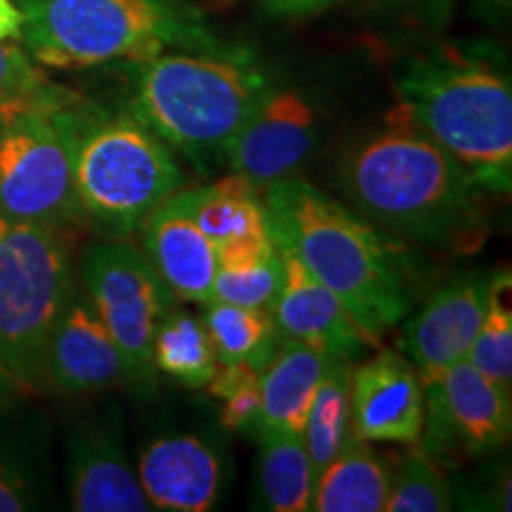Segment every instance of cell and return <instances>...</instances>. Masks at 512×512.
<instances>
[{"label": "cell", "mask_w": 512, "mask_h": 512, "mask_svg": "<svg viewBox=\"0 0 512 512\" xmlns=\"http://www.w3.org/2000/svg\"><path fill=\"white\" fill-rule=\"evenodd\" d=\"M339 185L356 214L399 238L465 247L484 223V188L401 107L339 162Z\"/></svg>", "instance_id": "cell-1"}, {"label": "cell", "mask_w": 512, "mask_h": 512, "mask_svg": "<svg viewBox=\"0 0 512 512\" xmlns=\"http://www.w3.org/2000/svg\"><path fill=\"white\" fill-rule=\"evenodd\" d=\"M271 240L323 283L370 337L413 309L406 268L380 228L316 185L287 178L261 190Z\"/></svg>", "instance_id": "cell-2"}, {"label": "cell", "mask_w": 512, "mask_h": 512, "mask_svg": "<svg viewBox=\"0 0 512 512\" xmlns=\"http://www.w3.org/2000/svg\"><path fill=\"white\" fill-rule=\"evenodd\" d=\"M399 107L486 192L512 188V86L486 46H441L408 57L394 81Z\"/></svg>", "instance_id": "cell-3"}, {"label": "cell", "mask_w": 512, "mask_h": 512, "mask_svg": "<svg viewBox=\"0 0 512 512\" xmlns=\"http://www.w3.org/2000/svg\"><path fill=\"white\" fill-rule=\"evenodd\" d=\"M126 67V112L197 166L223 159L230 138L273 86L242 48L169 50Z\"/></svg>", "instance_id": "cell-4"}, {"label": "cell", "mask_w": 512, "mask_h": 512, "mask_svg": "<svg viewBox=\"0 0 512 512\" xmlns=\"http://www.w3.org/2000/svg\"><path fill=\"white\" fill-rule=\"evenodd\" d=\"M19 43L53 69L143 62L169 50H216L200 12L183 0H15Z\"/></svg>", "instance_id": "cell-5"}, {"label": "cell", "mask_w": 512, "mask_h": 512, "mask_svg": "<svg viewBox=\"0 0 512 512\" xmlns=\"http://www.w3.org/2000/svg\"><path fill=\"white\" fill-rule=\"evenodd\" d=\"M74 190L83 221L117 240L140 230L185 185L169 145L128 112H102L72 93L64 102Z\"/></svg>", "instance_id": "cell-6"}, {"label": "cell", "mask_w": 512, "mask_h": 512, "mask_svg": "<svg viewBox=\"0 0 512 512\" xmlns=\"http://www.w3.org/2000/svg\"><path fill=\"white\" fill-rule=\"evenodd\" d=\"M74 285L62 230L0 214V375L43 382L50 330Z\"/></svg>", "instance_id": "cell-7"}, {"label": "cell", "mask_w": 512, "mask_h": 512, "mask_svg": "<svg viewBox=\"0 0 512 512\" xmlns=\"http://www.w3.org/2000/svg\"><path fill=\"white\" fill-rule=\"evenodd\" d=\"M60 88L53 98L0 110V214L55 230L83 226Z\"/></svg>", "instance_id": "cell-8"}, {"label": "cell", "mask_w": 512, "mask_h": 512, "mask_svg": "<svg viewBox=\"0 0 512 512\" xmlns=\"http://www.w3.org/2000/svg\"><path fill=\"white\" fill-rule=\"evenodd\" d=\"M81 285L124 356L126 377L152 384L157 370L152 344L162 318L174 309V294L147 254L128 242H95L81 256Z\"/></svg>", "instance_id": "cell-9"}, {"label": "cell", "mask_w": 512, "mask_h": 512, "mask_svg": "<svg viewBox=\"0 0 512 512\" xmlns=\"http://www.w3.org/2000/svg\"><path fill=\"white\" fill-rule=\"evenodd\" d=\"M323 110L302 86H273L230 138L223 162L256 190L294 178L323 140Z\"/></svg>", "instance_id": "cell-10"}, {"label": "cell", "mask_w": 512, "mask_h": 512, "mask_svg": "<svg viewBox=\"0 0 512 512\" xmlns=\"http://www.w3.org/2000/svg\"><path fill=\"white\" fill-rule=\"evenodd\" d=\"M425 384V451L463 448L484 456L508 444L512 432L510 389L479 373L467 358Z\"/></svg>", "instance_id": "cell-11"}, {"label": "cell", "mask_w": 512, "mask_h": 512, "mask_svg": "<svg viewBox=\"0 0 512 512\" xmlns=\"http://www.w3.org/2000/svg\"><path fill=\"white\" fill-rule=\"evenodd\" d=\"M140 228L147 259L174 299L211 302L219 273V247L197 221V188H181L166 197Z\"/></svg>", "instance_id": "cell-12"}, {"label": "cell", "mask_w": 512, "mask_h": 512, "mask_svg": "<svg viewBox=\"0 0 512 512\" xmlns=\"http://www.w3.org/2000/svg\"><path fill=\"white\" fill-rule=\"evenodd\" d=\"M425 422V384L406 356L380 351L351 370V427L368 444H415Z\"/></svg>", "instance_id": "cell-13"}, {"label": "cell", "mask_w": 512, "mask_h": 512, "mask_svg": "<svg viewBox=\"0 0 512 512\" xmlns=\"http://www.w3.org/2000/svg\"><path fill=\"white\" fill-rule=\"evenodd\" d=\"M126 377L124 356L86 290L72 287L50 330L43 380L69 396L95 394Z\"/></svg>", "instance_id": "cell-14"}, {"label": "cell", "mask_w": 512, "mask_h": 512, "mask_svg": "<svg viewBox=\"0 0 512 512\" xmlns=\"http://www.w3.org/2000/svg\"><path fill=\"white\" fill-rule=\"evenodd\" d=\"M491 278L463 275L441 287L403 325L399 349L422 380L463 361L482 325Z\"/></svg>", "instance_id": "cell-15"}, {"label": "cell", "mask_w": 512, "mask_h": 512, "mask_svg": "<svg viewBox=\"0 0 512 512\" xmlns=\"http://www.w3.org/2000/svg\"><path fill=\"white\" fill-rule=\"evenodd\" d=\"M283 254V285L273 304V320L283 339H297L337 361H356L377 344L356 323L347 306L323 283H318L292 254Z\"/></svg>", "instance_id": "cell-16"}, {"label": "cell", "mask_w": 512, "mask_h": 512, "mask_svg": "<svg viewBox=\"0 0 512 512\" xmlns=\"http://www.w3.org/2000/svg\"><path fill=\"white\" fill-rule=\"evenodd\" d=\"M136 475L152 510L207 512L219 503L226 465L207 439L171 434L140 453Z\"/></svg>", "instance_id": "cell-17"}, {"label": "cell", "mask_w": 512, "mask_h": 512, "mask_svg": "<svg viewBox=\"0 0 512 512\" xmlns=\"http://www.w3.org/2000/svg\"><path fill=\"white\" fill-rule=\"evenodd\" d=\"M69 498L79 512H150L138 475L119 441L102 427L83 430L69 441Z\"/></svg>", "instance_id": "cell-18"}, {"label": "cell", "mask_w": 512, "mask_h": 512, "mask_svg": "<svg viewBox=\"0 0 512 512\" xmlns=\"http://www.w3.org/2000/svg\"><path fill=\"white\" fill-rule=\"evenodd\" d=\"M330 361V356L309 344L280 339L273 358L261 370V413L254 437L264 432L302 434L313 394Z\"/></svg>", "instance_id": "cell-19"}, {"label": "cell", "mask_w": 512, "mask_h": 512, "mask_svg": "<svg viewBox=\"0 0 512 512\" xmlns=\"http://www.w3.org/2000/svg\"><path fill=\"white\" fill-rule=\"evenodd\" d=\"M392 472L368 441L356 434L320 470L313 484L311 510L316 512H384Z\"/></svg>", "instance_id": "cell-20"}, {"label": "cell", "mask_w": 512, "mask_h": 512, "mask_svg": "<svg viewBox=\"0 0 512 512\" xmlns=\"http://www.w3.org/2000/svg\"><path fill=\"white\" fill-rule=\"evenodd\" d=\"M283 273V254L271 235L230 242L219 247V273L211 299L271 311L283 285Z\"/></svg>", "instance_id": "cell-21"}, {"label": "cell", "mask_w": 512, "mask_h": 512, "mask_svg": "<svg viewBox=\"0 0 512 512\" xmlns=\"http://www.w3.org/2000/svg\"><path fill=\"white\" fill-rule=\"evenodd\" d=\"M259 489L264 505L275 512L311 510L313 465L302 434H259Z\"/></svg>", "instance_id": "cell-22"}, {"label": "cell", "mask_w": 512, "mask_h": 512, "mask_svg": "<svg viewBox=\"0 0 512 512\" xmlns=\"http://www.w3.org/2000/svg\"><path fill=\"white\" fill-rule=\"evenodd\" d=\"M204 325L221 363H249L259 373L283 339L268 309H249L221 299L207 302Z\"/></svg>", "instance_id": "cell-23"}, {"label": "cell", "mask_w": 512, "mask_h": 512, "mask_svg": "<svg viewBox=\"0 0 512 512\" xmlns=\"http://www.w3.org/2000/svg\"><path fill=\"white\" fill-rule=\"evenodd\" d=\"M197 221L216 247L271 235L259 190L235 174L197 188Z\"/></svg>", "instance_id": "cell-24"}, {"label": "cell", "mask_w": 512, "mask_h": 512, "mask_svg": "<svg viewBox=\"0 0 512 512\" xmlns=\"http://www.w3.org/2000/svg\"><path fill=\"white\" fill-rule=\"evenodd\" d=\"M351 434V363L332 358L313 394L302 432L313 477L337 456Z\"/></svg>", "instance_id": "cell-25"}, {"label": "cell", "mask_w": 512, "mask_h": 512, "mask_svg": "<svg viewBox=\"0 0 512 512\" xmlns=\"http://www.w3.org/2000/svg\"><path fill=\"white\" fill-rule=\"evenodd\" d=\"M152 363L157 373L174 377L185 387H204L219 363L204 320L174 306L155 332Z\"/></svg>", "instance_id": "cell-26"}, {"label": "cell", "mask_w": 512, "mask_h": 512, "mask_svg": "<svg viewBox=\"0 0 512 512\" xmlns=\"http://www.w3.org/2000/svg\"><path fill=\"white\" fill-rule=\"evenodd\" d=\"M512 278L510 273H498L491 278L489 302L479 325L475 342L467 351V361L479 373L489 375L503 387L512 389Z\"/></svg>", "instance_id": "cell-27"}, {"label": "cell", "mask_w": 512, "mask_h": 512, "mask_svg": "<svg viewBox=\"0 0 512 512\" xmlns=\"http://www.w3.org/2000/svg\"><path fill=\"white\" fill-rule=\"evenodd\" d=\"M451 486L427 451H408L389 482L384 512H446L453 508Z\"/></svg>", "instance_id": "cell-28"}, {"label": "cell", "mask_w": 512, "mask_h": 512, "mask_svg": "<svg viewBox=\"0 0 512 512\" xmlns=\"http://www.w3.org/2000/svg\"><path fill=\"white\" fill-rule=\"evenodd\" d=\"M57 91L60 86L48 81L41 64L27 53V48L17 38L0 41V110L48 100Z\"/></svg>", "instance_id": "cell-29"}, {"label": "cell", "mask_w": 512, "mask_h": 512, "mask_svg": "<svg viewBox=\"0 0 512 512\" xmlns=\"http://www.w3.org/2000/svg\"><path fill=\"white\" fill-rule=\"evenodd\" d=\"M221 403L223 406L219 411V422L226 427V430L254 434L256 422H259V413H261L259 382L247 384V387L238 389V392L230 394L228 399H223Z\"/></svg>", "instance_id": "cell-30"}, {"label": "cell", "mask_w": 512, "mask_h": 512, "mask_svg": "<svg viewBox=\"0 0 512 512\" xmlns=\"http://www.w3.org/2000/svg\"><path fill=\"white\" fill-rule=\"evenodd\" d=\"M34 508L29 479L10 456L0 451V512H22Z\"/></svg>", "instance_id": "cell-31"}, {"label": "cell", "mask_w": 512, "mask_h": 512, "mask_svg": "<svg viewBox=\"0 0 512 512\" xmlns=\"http://www.w3.org/2000/svg\"><path fill=\"white\" fill-rule=\"evenodd\" d=\"M384 3L413 12V15H418L422 22L441 27V24L448 22V17H451L453 3H456V0H384Z\"/></svg>", "instance_id": "cell-32"}, {"label": "cell", "mask_w": 512, "mask_h": 512, "mask_svg": "<svg viewBox=\"0 0 512 512\" xmlns=\"http://www.w3.org/2000/svg\"><path fill=\"white\" fill-rule=\"evenodd\" d=\"M467 10L489 29H505L512 17V0H467Z\"/></svg>", "instance_id": "cell-33"}, {"label": "cell", "mask_w": 512, "mask_h": 512, "mask_svg": "<svg viewBox=\"0 0 512 512\" xmlns=\"http://www.w3.org/2000/svg\"><path fill=\"white\" fill-rule=\"evenodd\" d=\"M22 31V12H19L15 0H0V41L17 38Z\"/></svg>", "instance_id": "cell-34"}, {"label": "cell", "mask_w": 512, "mask_h": 512, "mask_svg": "<svg viewBox=\"0 0 512 512\" xmlns=\"http://www.w3.org/2000/svg\"><path fill=\"white\" fill-rule=\"evenodd\" d=\"M328 3L332 0H268V5L280 12H311Z\"/></svg>", "instance_id": "cell-35"}, {"label": "cell", "mask_w": 512, "mask_h": 512, "mask_svg": "<svg viewBox=\"0 0 512 512\" xmlns=\"http://www.w3.org/2000/svg\"><path fill=\"white\" fill-rule=\"evenodd\" d=\"M0 387H3V375H0Z\"/></svg>", "instance_id": "cell-36"}]
</instances>
